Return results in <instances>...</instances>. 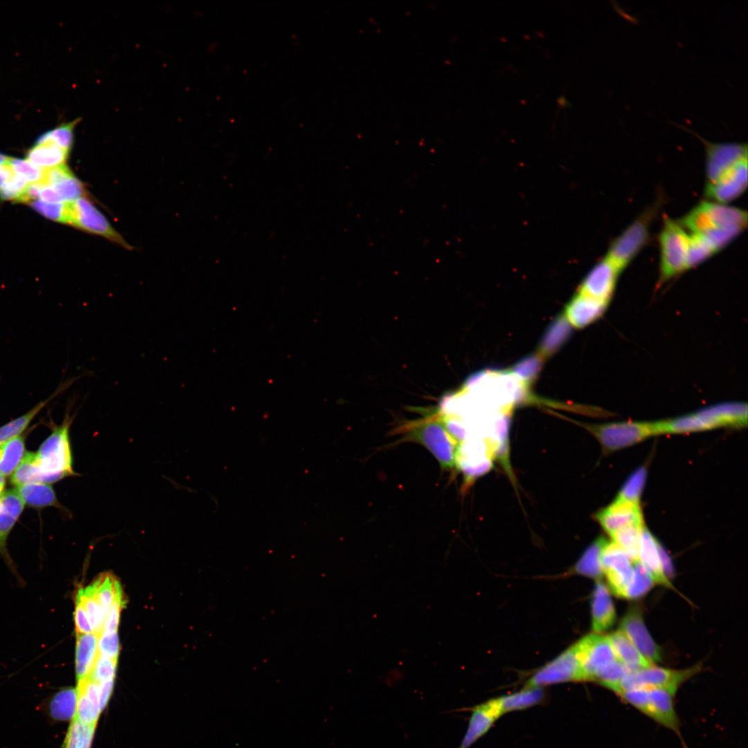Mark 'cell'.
Instances as JSON below:
<instances>
[{"label": "cell", "instance_id": "cell-1", "mask_svg": "<svg viewBox=\"0 0 748 748\" xmlns=\"http://www.w3.org/2000/svg\"><path fill=\"white\" fill-rule=\"evenodd\" d=\"M678 221L686 231L701 235L718 252L747 227V213L705 199Z\"/></svg>", "mask_w": 748, "mask_h": 748}, {"label": "cell", "instance_id": "cell-2", "mask_svg": "<svg viewBox=\"0 0 748 748\" xmlns=\"http://www.w3.org/2000/svg\"><path fill=\"white\" fill-rule=\"evenodd\" d=\"M404 438L425 446L437 459L443 470L456 465L459 443L449 432L443 417L431 416L401 427Z\"/></svg>", "mask_w": 748, "mask_h": 748}, {"label": "cell", "instance_id": "cell-3", "mask_svg": "<svg viewBox=\"0 0 748 748\" xmlns=\"http://www.w3.org/2000/svg\"><path fill=\"white\" fill-rule=\"evenodd\" d=\"M74 416L67 411L63 422L53 427L51 434L35 453L37 462L49 479L50 483L65 477L77 476L73 467V454L69 438V429Z\"/></svg>", "mask_w": 748, "mask_h": 748}, {"label": "cell", "instance_id": "cell-4", "mask_svg": "<svg viewBox=\"0 0 748 748\" xmlns=\"http://www.w3.org/2000/svg\"><path fill=\"white\" fill-rule=\"evenodd\" d=\"M688 240L679 221L666 217L659 235V286L686 271Z\"/></svg>", "mask_w": 748, "mask_h": 748}, {"label": "cell", "instance_id": "cell-5", "mask_svg": "<svg viewBox=\"0 0 748 748\" xmlns=\"http://www.w3.org/2000/svg\"><path fill=\"white\" fill-rule=\"evenodd\" d=\"M579 424L597 439L606 454L659 434L657 422L624 421L604 424Z\"/></svg>", "mask_w": 748, "mask_h": 748}, {"label": "cell", "instance_id": "cell-6", "mask_svg": "<svg viewBox=\"0 0 748 748\" xmlns=\"http://www.w3.org/2000/svg\"><path fill=\"white\" fill-rule=\"evenodd\" d=\"M656 211L655 206L645 211L611 243L605 256L621 271L648 244L650 224Z\"/></svg>", "mask_w": 748, "mask_h": 748}, {"label": "cell", "instance_id": "cell-7", "mask_svg": "<svg viewBox=\"0 0 748 748\" xmlns=\"http://www.w3.org/2000/svg\"><path fill=\"white\" fill-rule=\"evenodd\" d=\"M698 666L682 670H673L653 665L631 671L623 677L612 690L616 694L624 690L637 688H666L678 690L679 687L700 670Z\"/></svg>", "mask_w": 748, "mask_h": 748}, {"label": "cell", "instance_id": "cell-8", "mask_svg": "<svg viewBox=\"0 0 748 748\" xmlns=\"http://www.w3.org/2000/svg\"><path fill=\"white\" fill-rule=\"evenodd\" d=\"M675 125L695 135L703 143L705 150L706 184L713 182L736 163L747 158V142H712L688 127L678 123Z\"/></svg>", "mask_w": 748, "mask_h": 748}, {"label": "cell", "instance_id": "cell-9", "mask_svg": "<svg viewBox=\"0 0 748 748\" xmlns=\"http://www.w3.org/2000/svg\"><path fill=\"white\" fill-rule=\"evenodd\" d=\"M574 645L583 681L593 680L600 669L617 660L608 635L594 632L584 636Z\"/></svg>", "mask_w": 748, "mask_h": 748}, {"label": "cell", "instance_id": "cell-10", "mask_svg": "<svg viewBox=\"0 0 748 748\" xmlns=\"http://www.w3.org/2000/svg\"><path fill=\"white\" fill-rule=\"evenodd\" d=\"M601 564L611 591L619 598H626L633 575V562L617 545L607 541L602 551Z\"/></svg>", "mask_w": 748, "mask_h": 748}, {"label": "cell", "instance_id": "cell-11", "mask_svg": "<svg viewBox=\"0 0 748 748\" xmlns=\"http://www.w3.org/2000/svg\"><path fill=\"white\" fill-rule=\"evenodd\" d=\"M569 681H583L574 645L537 671L528 679L524 688H540L548 684Z\"/></svg>", "mask_w": 748, "mask_h": 748}, {"label": "cell", "instance_id": "cell-12", "mask_svg": "<svg viewBox=\"0 0 748 748\" xmlns=\"http://www.w3.org/2000/svg\"><path fill=\"white\" fill-rule=\"evenodd\" d=\"M71 224L89 233L103 236L125 248L129 244L110 225L105 216L83 197L70 202Z\"/></svg>", "mask_w": 748, "mask_h": 748}, {"label": "cell", "instance_id": "cell-13", "mask_svg": "<svg viewBox=\"0 0 748 748\" xmlns=\"http://www.w3.org/2000/svg\"><path fill=\"white\" fill-rule=\"evenodd\" d=\"M747 186V158L731 166L713 182L706 184V200L724 204L740 196Z\"/></svg>", "mask_w": 748, "mask_h": 748}, {"label": "cell", "instance_id": "cell-14", "mask_svg": "<svg viewBox=\"0 0 748 748\" xmlns=\"http://www.w3.org/2000/svg\"><path fill=\"white\" fill-rule=\"evenodd\" d=\"M619 630L631 641L641 654L655 664L661 660V650L652 639L637 606L631 607L622 618Z\"/></svg>", "mask_w": 748, "mask_h": 748}, {"label": "cell", "instance_id": "cell-15", "mask_svg": "<svg viewBox=\"0 0 748 748\" xmlns=\"http://www.w3.org/2000/svg\"><path fill=\"white\" fill-rule=\"evenodd\" d=\"M622 271L606 256L588 272L578 292L609 303Z\"/></svg>", "mask_w": 748, "mask_h": 748}, {"label": "cell", "instance_id": "cell-16", "mask_svg": "<svg viewBox=\"0 0 748 748\" xmlns=\"http://www.w3.org/2000/svg\"><path fill=\"white\" fill-rule=\"evenodd\" d=\"M596 518L604 531L610 536L625 526L643 524V514L639 504L615 499L598 511Z\"/></svg>", "mask_w": 748, "mask_h": 748}, {"label": "cell", "instance_id": "cell-17", "mask_svg": "<svg viewBox=\"0 0 748 748\" xmlns=\"http://www.w3.org/2000/svg\"><path fill=\"white\" fill-rule=\"evenodd\" d=\"M709 429L742 427L747 424V405L739 402H724L697 411Z\"/></svg>", "mask_w": 748, "mask_h": 748}, {"label": "cell", "instance_id": "cell-18", "mask_svg": "<svg viewBox=\"0 0 748 748\" xmlns=\"http://www.w3.org/2000/svg\"><path fill=\"white\" fill-rule=\"evenodd\" d=\"M471 711L468 727L458 748H469L504 714L499 697L475 706Z\"/></svg>", "mask_w": 748, "mask_h": 748}, {"label": "cell", "instance_id": "cell-19", "mask_svg": "<svg viewBox=\"0 0 748 748\" xmlns=\"http://www.w3.org/2000/svg\"><path fill=\"white\" fill-rule=\"evenodd\" d=\"M662 550L655 537L643 526L640 537L639 560L650 572L655 584L673 589V586L664 569Z\"/></svg>", "mask_w": 748, "mask_h": 748}, {"label": "cell", "instance_id": "cell-20", "mask_svg": "<svg viewBox=\"0 0 748 748\" xmlns=\"http://www.w3.org/2000/svg\"><path fill=\"white\" fill-rule=\"evenodd\" d=\"M609 303L578 292L567 305L564 315L573 328H582L601 317Z\"/></svg>", "mask_w": 748, "mask_h": 748}, {"label": "cell", "instance_id": "cell-21", "mask_svg": "<svg viewBox=\"0 0 748 748\" xmlns=\"http://www.w3.org/2000/svg\"><path fill=\"white\" fill-rule=\"evenodd\" d=\"M649 718L659 724L679 733V721L675 711L674 697L677 690L650 688Z\"/></svg>", "mask_w": 748, "mask_h": 748}, {"label": "cell", "instance_id": "cell-22", "mask_svg": "<svg viewBox=\"0 0 748 748\" xmlns=\"http://www.w3.org/2000/svg\"><path fill=\"white\" fill-rule=\"evenodd\" d=\"M77 706L74 715L79 722L96 727L102 713L99 686L89 677L77 682Z\"/></svg>", "mask_w": 748, "mask_h": 748}, {"label": "cell", "instance_id": "cell-23", "mask_svg": "<svg viewBox=\"0 0 748 748\" xmlns=\"http://www.w3.org/2000/svg\"><path fill=\"white\" fill-rule=\"evenodd\" d=\"M591 627L596 633L609 629L616 620V610L607 587L600 580L595 585L591 599Z\"/></svg>", "mask_w": 748, "mask_h": 748}, {"label": "cell", "instance_id": "cell-24", "mask_svg": "<svg viewBox=\"0 0 748 748\" xmlns=\"http://www.w3.org/2000/svg\"><path fill=\"white\" fill-rule=\"evenodd\" d=\"M2 510L0 511V554L11 569L12 560L6 549L8 536L23 511L24 502L15 490L5 492L0 497Z\"/></svg>", "mask_w": 748, "mask_h": 748}, {"label": "cell", "instance_id": "cell-25", "mask_svg": "<svg viewBox=\"0 0 748 748\" xmlns=\"http://www.w3.org/2000/svg\"><path fill=\"white\" fill-rule=\"evenodd\" d=\"M78 695L76 688H64L54 693L42 704V709L51 720L65 722L75 715Z\"/></svg>", "mask_w": 748, "mask_h": 748}, {"label": "cell", "instance_id": "cell-26", "mask_svg": "<svg viewBox=\"0 0 748 748\" xmlns=\"http://www.w3.org/2000/svg\"><path fill=\"white\" fill-rule=\"evenodd\" d=\"M572 329L564 314L558 316L544 333L537 353L544 359L554 355L569 339Z\"/></svg>", "mask_w": 748, "mask_h": 748}, {"label": "cell", "instance_id": "cell-27", "mask_svg": "<svg viewBox=\"0 0 748 748\" xmlns=\"http://www.w3.org/2000/svg\"><path fill=\"white\" fill-rule=\"evenodd\" d=\"M608 637L616 659L632 670L656 665L647 660L619 630Z\"/></svg>", "mask_w": 748, "mask_h": 748}, {"label": "cell", "instance_id": "cell-28", "mask_svg": "<svg viewBox=\"0 0 748 748\" xmlns=\"http://www.w3.org/2000/svg\"><path fill=\"white\" fill-rule=\"evenodd\" d=\"M98 636L94 633L77 634L75 673L77 682L89 677L96 661Z\"/></svg>", "mask_w": 748, "mask_h": 748}, {"label": "cell", "instance_id": "cell-29", "mask_svg": "<svg viewBox=\"0 0 748 748\" xmlns=\"http://www.w3.org/2000/svg\"><path fill=\"white\" fill-rule=\"evenodd\" d=\"M78 378H74L64 384L60 385L57 390L48 398L39 402L33 408L24 415L6 423L0 427V446L7 441L20 436L26 429L35 416L59 393L70 386Z\"/></svg>", "mask_w": 748, "mask_h": 748}, {"label": "cell", "instance_id": "cell-30", "mask_svg": "<svg viewBox=\"0 0 748 748\" xmlns=\"http://www.w3.org/2000/svg\"><path fill=\"white\" fill-rule=\"evenodd\" d=\"M69 151L55 143L46 141L35 145L28 150L27 160L38 168H50L64 164Z\"/></svg>", "mask_w": 748, "mask_h": 748}, {"label": "cell", "instance_id": "cell-31", "mask_svg": "<svg viewBox=\"0 0 748 748\" xmlns=\"http://www.w3.org/2000/svg\"><path fill=\"white\" fill-rule=\"evenodd\" d=\"M17 488V493L24 504L30 506L42 508L53 506L60 508L55 493L48 484L33 483Z\"/></svg>", "mask_w": 748, "mask_h": 748}, {"label": "cell", "instance_id": "cell-32", "mask_svg": "<svg viewBox=\"0 0 748 748\" xmlns=\"http://www.w3.org/2000/svg\"><path fill=\"white\" fill-rule=\"evenodd\" d=\"M607 542V539L600 537L592 542L576 562L574 571L585 576L600 578L603 575L601 554Z\"/></svg>", "mask_w": 748, "mask_h": 748}, {"label": "cell", "instance_id": "cell-33", "mask_svg": "<svg viewBox=\"0 0 748 748\" xmlns=\"http://www.w3.org/2000/svg\"><path fill=\"white\" fill-rule=\"evenodd\" d=\"M11 482L17 487L33 483H51L48 477L41 470L33 452L25 453L12 474Z\"/></svg>", "mask_w": 748, "mask_h": 748}, {"label": "cell", "instance_id": "cell-34", "mask_svg": "<svg viewBox=\"0 0 748 748\" xmlns=\"http://www.w3.org/2000/svg\"><path fill=\"white\" fill-rule=\"evenodd\" d=\"M24 439L15 437L0 446V474L3 477L12 474L24 456Z\"/></svg>", "mask_w": 748, "mask_h": 748}, {"label": "cell", "instance_id": "cell-35", "mask_svg": "<svg viewBox=\"0 0 748 748\" xmlns=\"http://www.w3.org/2000/svg\"><path fill=\"white\" fill-rule=\"evenodd\" d=\"M82 605L93 628V633L98 636L104 630L105 615L101 606L97 600L91 585L80 589L76 599Z\"/></svg>", "mask_w": 748, "mask_h": 748}, {"label": "cell", "instance_id": "cell-36", "mask_svg": "<svg viewBox=\"0 0 748 748\" xmlns=\"http://www.w3.org/2000/svg\"><path fill=\"white\" fill-rule=\"evenodd\" d=\"M643 524L625 526L610 535L612 542L622 549L634 562L639 560L640 537Z\"/></svg>", "mask_w": 748, "mask_h": 748}, {"label": "cell", "instance_id": "cell-37", "mask_svg": "<svg viewBox=\"0 0 748 748\" xmlns=\"http://www.w3.org/2000/svg\"><path fill=\"white\" fill-rule=\"evenodd\" d=\"M93 594L101 606L105 618L114 600L118 589L121 587L120 582L111 573L100 575L90 585Z\"/></svg>", "mask_w": 748, "mask_h": 748}, {"label": "cell", "instance_id": "cell-38", "mask_svg": "<svg viewBox=\"0 0 748 748\" xmlns=\"http://www.w3.org/2000/svg\"><path fill=\"white\" fill-rule=\"evenodd\" d=\"M544 359L537 353L517 362L508 371L524 385L530 388L540 372Z\"/></svg>", "mask_w": 748, "mask_h": 748}, {"label": "cell", "instance_id": "cell-39", "mask_svg": "<svg viewBox=\"0 0 748 748\" xmlns=\"http://www.w3.org/2000/svg\"><path fill=\"white\" fill-rule=\"evenodd\" d=\"M543 697L540 688H524L523 691L499 697L503 713L520 710L540 702Z\"/></svg>", "mask_w": 748, "mask_h": 748}, {"label": "cell", "instance_id": "cell-40", "mask_svg": "<svg viewBox=\"0 0 748 748\" xmlns=\"http://www.w3.org/2000/svg\"><path fill=\"white\" fill-rule=\"evenodd\" d=\"M686 270L697 266L717 252L710 243L701 235L688 232Z\"/></svg>", "mask_w": 748, "mask_h": 748}, {"label": "cell", "instance_id": "cell-41", "mask_svg": "<svg viewBox=\"0 0 748 748\" xmlns=\"http://www.w3.org/2000/svg\"><path fill=\"white\" fill-rule=\"evenodd\" d=\"M633 575L627 587L626 599H635L645 594L655 582L639 560L633 562Z\"/></svg>", "mask_w": 748, "mask_h": 748}, {"label": "cell", "instance_id": "cell-42", "mask_svg": "<svg viewBox=\"0 0 748 748\" xmlns=\"http://www.w3.org/2000/svg\"><path fill=\"white\" fill-rule=\"evenodd\" d=\"M647 470L640 467L627 479L620 490L616 499L639 504V499L645 483Z\"/></svg>", "mask_w": 748, "mask_h": 748}, {"label": "cell", "instance_id": "cell-43", "mask_svg": "<svg viewBox=\"0 0 748 748\" xmlns=\"http://www.w3.org/2000/svg\"><path fill=\"white\" fill-rule=\"evenodd\" d=\"M35 210L53 220L71 224L70 202L51 203L42 200L32 202Z\"/></svg>", "mask_w": 748, "mask_h": 748}, {"label": "cell", "instance_id": "cell-44", "mask_svg": "<svg viewBox=\"0 0 748 748\" xmlns=\"http://www.w3.org/2000/svg\"><path fill=\"white\" fill-rule=\"evenodd\" d=\"M77 121L62 124L52 130L40 135L36 143L51 141L63 149L69 151L73 143V129Z\"/></svg>", "mask_w": 748, "mask_h": 748}, {"label": "cell", "instance_id": "cell-45", "mask_svg": "<svg viewBox=\"0 0 748 748\" xmlns=\"http://www.w3.org/2000/svg\"><path fill=\"white\" fill-rule=\"evenodd\" d=\"M117 659L98 654L89 678L98 684L114 681L116 672Z\"/></svg>", "mask_w": 748, "mask_h": 748}, {"label": "cell", "instance_id": "cell-46", "mask_svg": "<svg viewBox=\"0 0 748 748\" xmlns=\"http://www.w3.org/2000/svg\"><path fill=\"white\" fill-rule=\"evenodd\" d=\"M8 163L15 175L21 178L26 183L37 182L42 178L43 170L34 166L28 160L8 158Z\"/></svg>", "mask_w": 748, "mask_h": 748}, {"label": "cell", "instance_id": "cell-47", "mask_svg": "<svg viewBox=\"0 0 748 748\" xmlns=\"http://www.w3.org/2000/svg\"><path fill=\"white\" fill-rule=\"evenodd\" d=\"M52 187L60 196L62 202H71L84 193L82 184L75 177H72Z\"/></svg>", "mask_w": 748, "mask_h": 748}, {"label": "cell", "instance_id": "cell-48", "mask_svg": "<svg viewBox=\"0 0 748 748\" xmlns=\"http://www.w3.org/2000/svg\"><path fill=\"white\" fill-rule=\"evenodd\" d=\"M120 645L117 630H103L98 636V652L100 656L118 659Z\"/></svg>", "mask_w": 748, "mask_h": 748}, {"label": "cell", "instance_id": "cell-49", "mask_svg": "<svg viewBox=\"0 0 748 748\" xmlns=\"http://www.w3.org/2000/svg\"><path fill=\"white\" fill-rule=\"evenodd\" d=\"M125 603L126 601L125 599L123 598L122 588L120 587L118 589L114 600L105 618L103 630H117L120 620L121 612L123 606L125 605Z\"/></svg>", "mask_w": 748, "mask_h": 748}, {"label": "cell", "instance_id": "cell-50", "mask_svg": "<svg viewBox=\"0 0 748 748\" xmlns=\"http://www.w3.org/2000/svg\"><path fill=\"white\" fill-rule=\"evenodd\" d=\"M73 177L72 172L65 165L43 170V176L39 182L43 186H53L66 179Z\"/></svg>", "mask_w": 748, "mask_h": 748}, {"label": "cell", "instance_id": "cell-51", "mask_svg": "<svg viewBox=\"0 0 748 748\" xmlns=\"http://www.w3.org/2000/svg\"><path fill=\"white\" fill-rule=\"evenodd\" d=\"M26 182L15 175L0 186V197L3 199L18 200L25 190Z\"/></svg>", "mask_w": 748, "mask_h": 748}, {"label": "cell", "instance_id": "cell-52", "mask_svg": "<svg viewBox=\"0 0 748 748\" xmlns=\"http://www.w3.org/2000/svg\"><path fill=\"white\" fill-rule=\"evenodd\" d=\"M74 621L77 634L93 633L89 618L80 603L75 600Z\"/></svg>", "mask_w": 748, "mask_h": 748}, {"label": "cell", "instance_id": "cell-53", "mask_svg": "<svg viewBox=\"0 0 748 748\" xmlns=\"http://www.w3.org/2000/svg\"><path fill=\"white\" fill-rule=\"evenodd\" d=\"M15 175L7 162L0 164V186Z\"/></svg>", "mask_w": 748, "mask_h": 748}, {"label": "cell", "instance_id": "cell-54", "mask_svg": "<svg viewBox=\"0 0 748 748\" xmlns=\"http://www.w3.org/2000/svg\"><path fill=\"white\" fill-rule=\"evenodd\" d=\"M6 481L4 477L0 474V497L3 495Z\"/></svg>", "mask_w": 748, "mask_h": 748}, {"label": "cell", "instance_id": "cell-55", "mask_svg": "<svg viewBox=\"0 0 748 748\" xmlns=\"http://www.w3.org/2000/svg\"><path fill=\"white\" fill-rule=\"evenodd\" d=\"M558 101L559 103V105H563L564 107H566L567 105H569V103L568 102H567L566 99H564V98L562 99L561 97H560V99H558Z\"/></svg>", "mask_w": 748, "mask_h": 748}, {"label": "cell", "instance_id": "cell-56", "mask_svg": "<svg viewBox=\"0 0 748 748\" xmlns=\"http://www.w3.org/2000/svg\"><path fill=\"white\" fill-rule=\"evenodd\" d=\"M8 158L9 157H5L3 154H0V164L7 162Z\"/></svg>", "mask_w": 748, "mask_h": 748}, {"label": "cell", "instance_id": "cell-57", "mask_svg": "<svg viewBox=\"0 0 748 748\" xmlns=\"http://www.w3.org/2000/svg\"><path fill=\"white\" fill-rule=\"evenodd\" d=\"M1 510H2V504H1V500H0V511H1Z\"/></svg>", "mask_w": 748, "mask_h": 748}]
</instances>
